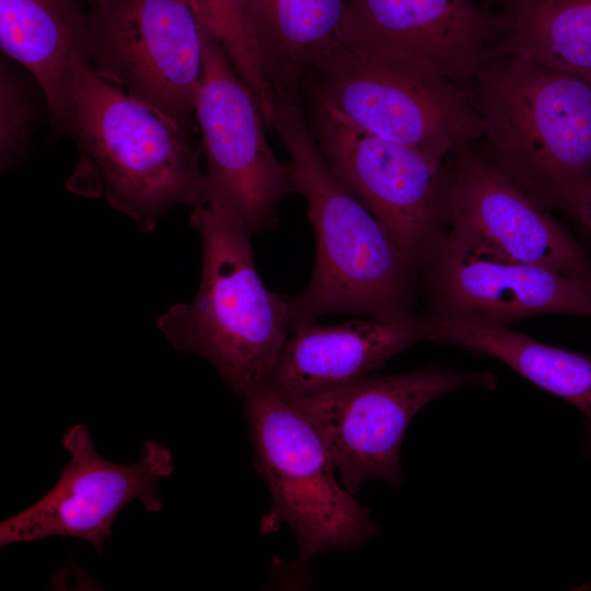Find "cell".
<instances>
[{"label": "cell", "instance_id": "8992f818", "mask_svg": "<svg viewBox=\"0 0 591 591\" xmlns=\"http://www.w3.org/2000/svg\"><path fill=\"white\" fill-rule=\"evenodd\" d=\"M243 397L254 466L271 497L262 532L290 526L303 563L375 537L370 510L336 477L329 450L304 415L268 384Z\"/></svg>", "mask_w": 591, "mask_h": 591}, {"label": "cell", "instance_id": "2e32d148", "mask_svg": "<svg viewBox=\"0 0 591 591\" xmlns=\"http://www.w3.org/2000/svg\"><path fill=\"white\" fill-rule=\"evenodd\" d=\"M2 55L39 84L49 138L70 132L78 69L89 60V19L74 0H0Z\"/></svg>", "mask_w": 591, "mask_h": 591}, {"label": "cell", "instance_id": "9c48e42d", "mask_svg": "<svg viewBox=\"0 0 591 591\" xmlns=\"http://www.w3.org/2000/svg\"><path fill=\"white\" fill-rule=\"evenodd\" d=\"M202 76L195 117L208 169L206 201L233 209L251 233L278 222L282 200L297 193L291 167L265 134L259 106L216 37L200 24Z\"/></svg>", "mask_w": 591, "mask_h": 591}, {"label": "cell", "instance_id": "30bf717a", "mask_svg": "<svg viewBox=\"0 0 591 591\" xmlns=\"http://www.w3.org/2000/svg\"><path fill=\"white\" fill-rule=\"evenodd\" d=\"M301 96L333 172L383 225L416 273L442 229L444 163L363 130L309 90L302 89Z\"/></svg>", "mask_w": 591, "mask_h": 591}, {"label": "cell", "instance_id": "9a60e30c", "mask_svg": "<svg viewBox=\"0 0 591 591\" xmlns=\"http://www.w3.org/2000/svg\"><path fill=\"white\" fill-rule=\"evenodd\" d=\"M268 380L286 397L310 395L373 373L407 348L427 341L424 316L362 318L337 325L313 322L291 328Z\"/></svg>", "mask_w": 591, "mask_h": 591}, {"label": "cell", "instance_id": "7402d4cb", "mask_svg": "<svg viewBox=\"0 0 591 591\" xmlns=\"http://www.w3.org/2000/svg\"><path fill=\"white\" fill-rule=\"evenodd\" d=\"M578 221L581 222L586 227V229L591 232V194L580 212Z\"/></svg>", "mask_w": 591, "mask_h": 591}, {"label": "cell", "instance_id": "52a82bcc", "mask_svg": "<svg viewBox=\"0 0 591 591\" xmlns=\"http://www.w3.org/2000/svg\"><path fill=\"white\" fill-rule=\"evenodd\" d=\"M489 372L430 366L410 372L369 374L327 391L286 397L314 426L344 487L356 494L373 478L403 483L401 448L414 416L433 399L467 386L491 390Z\"/></svg>", "mask_w": 591, "mask_h": 591}, {"label": "cell", "instance_id": "ffe728a7", "mask_svg": "<svg viewBox=\"0 0 591 591\" xmlns=\"http://www.w3.org/2000/svg\"><path fill=\"white\" fill-rule=\"evenodd\" d=\"M262 20L300 79L315 55L337 39L346 0H256Z\"/></svg>", "mask_w": 591, "mask_h": 591}, {"label": "cell", "instance_id": "7a4b0ae2", "mask_svg": "<svg viewBox=\"0 0 591 591\" xmlns=\"http://www.w3.org/2000/svg\"><path fill=\"white\" fill-rule=\"evenodd\" d=\"M470 94L485 153L576 220L591 194V81L526 57H491Z\"/></svg>", "mask_w": 591, "mask_h": 591}, {"label": "cell", "instance_id": "ac0fdd59", "mask_svg": "<svg viewBox=\"0 0 591 591\" xmlns=\"http://www.w3.org/2000/svg\"><path fill=\"white\" fill-rule=\"evenodd\" d=\"M199 23L221 44L254 95L266 126L276 111L301 101V82L264 24L256 0H185Z\"/></svg>", "mask_w": 591, "mask_h": 591}, {"label": "cell", "instance_id": "44dd1931", "mask_svg": "<svg viewBox=\"0 0 591 591\" xmlns=\"http://www.w3.org/2000/svg\"><path fill=\"white\" fill-rule=\"evenodd\" d=\"M15 61L0 59V169L8 172L23 158L36 126L35 93Z\"/></svg>", "mask_w": 591, "mask_h": 591}, {"label": "cell", "instance_id": "6da1fadb", "mask_svg": "<svg viewBox=\"0 0 591 591\" xmlns=\"http://www.w3.org/2000/svg\"><path fill=\"white\" fill-rule=\"evenodd\" d=\"M273 129L308 205L316 258L306 288L289 296L292 327L331 313L404 321L417 275L378 219L340 183L311 130L302 102L282 105ZM291 327V328H292Z\"/></svg>", "mask_w": 591, "mask_h": 591}, {"label": "cell", "instance_id": "d6986e66", "mask_svg": "<svg viewBox=\"0 0 591 591\" xmlns=\"http://www.w3.org/2000/svg\"><path fill=\"white\" fill-rule=\"evenodd\" d=\"M501 23L491 57L518 55L591 81V0H519Z\"/></svg>", "mask_w": 591, "mask_h": 591}, {"label": "cell", "instance_id": "603a6c76", "mask_svg": "<svg viewBox=\"0 0 591 591\" xmlns=\"http://www.w3.org/2000/svg\"><path fill=\"white\" fill-rule=\"evenodd\" d=\"M485 1H487V2H499V3H503L506 5H509V4H511L513 2H517L519 0H485Z\"/></svg>", "mask_w": 591, "mask_h": 591}, {"label": "cell", "instance_id": "4fadbf2b", "mask_svg": "<svg viewBox=\"0 0 591 591\" xmlns=\"http://www.w3.org/2000/svg\"><path fill=\"white\" fill-rule=\"evenodd\" d=\"M428 315L442 320L507 325L548 314L591 317V283L545 267L506 259L438 231L417 266Z\"/></svg>", "mask_w": 591, "mask_h": 591}, {"label": "cell", "instance_id": "7c38bea8", "mask_svg": "<svg viewBox=\"0 0 591 591\" xmlns=\"http://www.w3.org/2000/svg\"><path fill=\"white\" fill-rule=\"evenodd\" d=\"M62 445L70 461L42 498L0 523V546L53 536L76 537L102 554L118 513L132 501L148 512L163 508L161 479L173 473L169 449L147 441L132 464L106 460L93 445L89 429L74 425L65 432Z\"/></svg>", "mask_w": 591, "mask_h": 591}, {"label": "cell", "instance_id": "cb8c5ba5", "mask_svg": "<svg viewBox=\"0 0 591 591\" xmlns=\"http://www.w3.org/2000/svg\"><path fill=\"white\" fill-rule=\"evenodd\" d=\"M91 4L99 1V0H88Z\"/></svg>", "mask_w": 591, "mask_h": 591}, {"label": "cell", "instance_id": "277c9868", "mask_svg": "<svg viewBox=\"0 0 591 591\" xmlns=\"http://www.w3.org/2000/svg\"><path fill=\"white\" fill-rule=\"evenodd\" d=\"M190 225L202 241L198 291L158 318L174 349L204 357L245 396L268 383L292 327L289 296L270 291L254 262L251 231L229 206L207 200Z\"/></svg>", "mask_w": 591, "mask_h": 591}, {"label": "cell", "instance_id": "3957f363", "mask_svg": "<svg viewBox=\"0 0 591 591\" xmlns=\"http://www.w3.org/2000/svg\"><path fill=\"white\" fill-rule=\"evenodd\" d=\"M79 162L67 188L102 198L141 232L178 205L206 202L205 174L189 135L83 61L70 123Z\"/></svg>", "mask_w": 591, "mask_h": 591}, {"label": "cell", "instance_id": "5bb4252c", "mask_svg": "<svg viewBox=\"0 0 591 591\" xmlns=\"http://www.w3.org/2000/svg\"><path fill=\"white\" fill-rule=\"evenodd\" d=\"M501 15L476 0H346L337 39L360 53L442 76L470 91L490 59Z\"/></svg>", "mask_w": 591, "mask_h": 591}, {"label": "cell", "instance_id": "5b68a950", "mask_svg": "<svg viewBox=\"0 0 591 591\" xmlns=\"http://www.w3.org/2000/svg\"><path fill=\"white\" fill-rule=\"evenodd\" d=\"M301 89L363 130L439 163L482 137L468 90L437 73L357 51L338 39L315 53L302 72Z\"/></svg>", "mask_w": 591, "mask_h": 591}, {"label": "cell", "instance_id": "ba28073f", "mask_svg": "<svg viewBox=\"0 0 591 591\" xmlns=\"http://www.w3.org/2000/svg\"><path fill=\"white\" fill-rule=\"evenodd\" d=\"M89 61L104 80L189 135L202 76L200 23L185 0H99Z\"/></svg>", "mask_w": 591, "mask_h": 591}, {"label": "cell", "instance_id": "8fae6325", "mask_svg": "<svg viewBox=\"0 0 591 591\" xmlns=\"http://www.w3.org/2000/svg\"><path fill=\"white\" fill-rule=\"evenodd\" d=\"M443 223L449 234L475 248L591 283V260L567 228L478 141L444 161Z\"/></svg>", "mask_w": 591, "mask_h": 591}, {"label": "cell", "instance_id": "e0dca14e", "mask_svg": "<svg viewBox=\"0 0 591 591\" xmlns=\"http://www.w3.org/2000/svg\"><path fill=\"white\" fill-rule=\"evenodd\" d=\"M427 339L463 347L503 362L523 378L576 407L584 417L591 455V356L551 346L507 325H483L425 315Z\"/></svg>", "mask_w": 591, "mask_h": 591}]
</instances>
